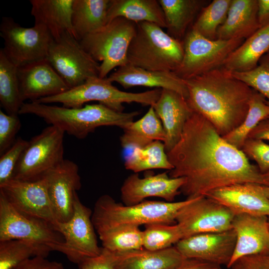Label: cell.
I'll list each match as a JSON object with an SVG mask.
<instances>
[{"label": "cell", "mask_w": 269, "mask_h": 269, "mask_svg": "<svg viewBox=\"0 0 269 269\" xmlns=\"http://www.w3.org/2000/svg\"><path fill=\"white\" fill-rule=\"evenodd\" d=\"M166 153L173 167L169 176L185 179L180 191L186 199L205 196L213 190L238 183L268 185L257 166L194 112L186 122L179 141Z\"/></svg>", "instance_id": "cell-1"}, {"label": "cell", "mask_w": 269, "mask_h": 269, "mask_svg": "<svg viewBox=\"0 0 269 269\" xmlns=\"http://www.w3.org/2000/svg\"><path fill=\"white\" fill-rule=\"evenodd\" d=\"M192 111L207 120L222 137L243 122L253 89L223 67L184 80Z\"/></svg>", "instance_id": "cell-2"}, {"label": "cell", "mask_w": 269, "mask_h": 269, "mask_svg": "<svg viewBox=\"0 0 269 269\" xmlns=\"http://www.w3.org/2000/svg\"><path fill=\"white\" fill-rule=\"evenodd\" d=\"M139 114L114 111L102 104L86 105L80 108L50 106L35 102L24 103L19 115L31 114L78 139L85 138L97 128L116 126L124 129Z\"/></svg>", "instance_id": "cell-3"}, {"label": "cell", "mask_w": 269, "mask_h": 269, "mask_svg": "<svg viewBox=\"0 0 269 269\" xmlns=\"http://www.w3.org/2000/svg\"><path fill=\"white\" fill-rule=\"evenodd\" d=\"M191 199L178 202L144 200L131 206L116 202L105 194L95 202L92 221L98 234L124 226L139 227L153 223L176 224L178 211Z\"/></svg>", "instance_id": "cell-4"}, {"label": "cell", "mask_w": 269, "mask_h": 269, "mask_svg": "<svg viewBox=\"0 0 269 269\" xmlns=\"http://www.w3.org/2000/svg\"><path fill=\"white\" fill-rule=\"evenodd\" d=\"M136 23L128 51V64L150 71L174 72L183 59V41L170 36L155 23Z\"/></svg>", "instance_id": "cell-5"}, {"label": "cell", "mask_w": 269, "mask_h": 269, "mask_svg": "<svg viewBox=\"0 0 269 269\" xmlns=\"http://www.w3.org/2000/svg\"><path fill=\"white\" fill-rule=\"evenodd\" d=\"M161 90L154 89L141 93L125 92L113 86L107 78L95 77L64 93L34 102L45 104L58 103L67 108H80L86 103L97 101L114 111L123 112V104L126 103L153 106L159 98Z\"/></svg>", "instance_id": "cell-6"}, {"label": "cell", "mask_w": 269, "mask_h": 269, "mask_svg": "<svg viewBox=\"0 0 269 269\" xmlns=\"http://www.w3.org/2000/svg\"><path fill=\"white\" fill-rule=\"evenodd\" d=\"M136 23L117 17L79 41L96 61H101L99 77L107 78L114 68L128 64V51L136 31Z\"/></svg>", "instance_id": "cell-7"}, {"label": "cell", "mask_w": 269, "mask_h": 269, "mask_svg": "<svg viewBox=\"0 0 269 269\" xmlns=\"http://www.w3.org/2000/svg\"><path fill=\"white\" fill-rule=\"evenodd\" d=\"M64 132L50 125L32 137L15 168L12 179L33 181L45 176L65 159Z\"/></svg>", "instance_id": "cell-8"}, {"label": "cell", "mask_w": 269, "mask_h": 269, "mask_svg": "<svg viewBox=\"0 0 269 269\" xmlns=\"http://www.w3.org/2000/svg\"><path fill=\"white\" fill-rule=\"evenodd\" d=\"M244 40H209L191 28L183 40L182 60L173 72L185 80L220 68L228 56Z\"/></svg>", "instance_id": "cell-9"}, {"label": "cell", "mask_w": 269, "mask_h": 269, "mask_svg": "<svg viewBox=\"0 0 269 269\" xmlns=\"http://www.w3.org/2000/svg\"><path fill=\"white\" fill-rule=\"evenodd\" d=\"M4 40L2 49L7 58L17 67L47 59L53 38L43 26L27 28L9 17H3L0 25Z\"/></svg>", "instance_id": "cell-10"}, {"label": "cell", "mask_w": 269, "mask_h": 269, "mask_svg": "<svg viewBox=\"0 0 269 269\" xmlns=\"http://www.w3.org/2000/svg\"><path fill=\"white\" fill-rule=\"evenodd\" d=\"M47 59L70 89L83 84L89 78L99 77L100 64L70 33L53 40Z\"/></svg>", "instance_id": "cell-11"}, {"label": "cell", "mask_w": 269, "mask_h": 269, "mask_svg": "<svg viewBox=\"0 0 269 269\" xmlns=\"http://www.w3.org/2000/svg\"><path fill=\"white\" fill-rule=\"evenodd\" d=\"M28 241L56 251L64 243L62 234L52 224L17 211L0 191V241Z\"/></svg>", "instance_id": "cell-12"}, {"label": "cell", "mask_w": 269, "mask_h": 269, "mask_svg": "<svg viewBox=\"0 0 269 269\" xmlns=\"http://www.w3.org/2000/svg\"><path fill=\"white\" fill-rule=\"evenodd\" d=\"M73 206L72 218L66 222L57 224V230L63 236L64 242L56 251L64 254L73 263L79 265L87 258L100 255L102 248L98 245L92 221V211L81 202L77 193Z\"/></svg>", "instance_id": "cell-13"}, {"label": "cell", "mask_w": 269, "mask_h": 269, "mask_svg": "<svg viewBox=\"0 0 269 269\" xmlns=\"http://www.w3.org/2000/svg\"><path fill=\"white\" fill-rule=\"evenodd\" d=\"M234 216L225 205L207 196H200L191 199L182 207L175 220L185 238L199 234L232 229Z\"/></svg>", "instance_id": "cell-14"}, {"label": "cell", "mask_w": 269, "mask_h": 269, "mask_svg": "<svg viewBox=\"0 0 269 269\" xmlns=\"http://www.w3.org/2000/svg\"><path fill=\"white\" fill-rule=\"evenodd\" d=\"M0 191L17 211L45 220L57 230L58 221L48 194L46 175L33 181L12 179L0 184Z\"/></svg>", "instance_id": "cell-15"}, {"label": "cell", "mask_w": 269, "mask_h": 269, "mask_svg": "<svg viewBox=\"0 0 269 269\" xmlns=\"http://www.w3.org/2000/svg\"><path fill=\"white\" fill-rule=\"evenodd\" d=\"M236 242V233L231 229L193 235L180 240L175 247L185 258L200 259L227 268Z\"/></svg>", "instance_id": "cell-16"}, {"label": "cell", "mask_w": 269, "mask_h": 269, "mask_svg": "<svg viewBox=\"0 0 269 269\" xmlns=\"http://www.w3.org/2000/svg\"><path fill=\"white\" fill-rule=\"evenodd\" d=\"M230 209L234 215L269 217V186L254 182L238 183L213 190L205 196Z\"/></svg>", "instance_id": "cell-17"}, {"label": "cell", "mask_w": 269, "mask_h": 269, "mask_svg": "<svg viewBox=\"0 0 269 269\" xmlns=\"http://www.w3.org/2000/svg\"><path fill=\"white\" fill-rule=\"evenodd\" d=\"M185 181L183 177L171 178L166 172L156 175L147 174L143 178L134 173L128 176L122 185L121 199L123 204L127 206L139 203L150 197L173 202L180 193V188Z\"/></svg>", "instance_id": "cell-18"}, {"label": "cell", "mask_w": 269, "mask_h": 269, "mask_svg": "<svg viewBox=\"0 0 269 269\" xmlns=\"http://www.w3.org/2000/svg\"><path fill=\"white\" fill-rule=\"evenodd\" d=\"M46 176L56 218L58 222H66L73 216L75 195L82 186L79 167L73 161L64 159Z\"/></svg>", "instance_id": "cell-19"}, {"label": "cell", "mask_w": 269, "mask_h": 269, "mask_svg": "<svg viewBox=\"0 0 269 269\" xmlns=\"http://www.w3.org/2000/svg\"><path fill=\"white\" fill-rule=\"evenodd\" d=\"M232 227L236 233V242L228 269L241 258L256 255H269L268 217L236 214L233 218Z\"/></svg>", "instance_id": "cell-20"}, {"label": "cell", "mask_w": 269, "mask_h": 269, "mask_svg": "<svg viewBox=\"0 0 269 269\" xmlns=\"http://www.w3.org/2000/svg\"><path fill=\"white\" fill-rule=\"evenodd\" d=\"M17 75L23 101H35L70 89L47 59L18 68Z\"/></svg>", "instance_id": "cell-21"}, {"label": "cell", "mask_w": 269, "mask_h": 269, "mask_svg": "<svg viewBox=\"0 0 269 269\" xmlns=\"http://www.w3.org/2000/svg\"><path fill=\"white\" fill-rule=\"evenodd\" d=\"M152 107L165 132L163 143L167 153L179 141L186 122L193 111L185 98L166 89H162L159 98Z\"/></svg>", "instance_id": "cell-22"}, {"label": "cell", "mask_w": 269, "mask_h": 269, "mask_svg": "<svg viewBox=\"0 0 269 269\" xmlns=\"http://www.w3.org/2000/svg\"><path fill=\"white\" fill-rule=\"evenodd\" d=\"M111 82H117L125 89L142 86L173 91L187 99L188 91L185 82L173 72L154 71L128 64L107 77Z\"/></svg>", "instance_id": "cell-23"}, {"label": "cell", "mask_w": 269, "mask_h": 269, "mask_svg": "<svg viewBox=\"0 0 269 269\" xmlns=\"http://www.w3.org/2000/svg\"><path fill=\"white\" fill-rule=\"evenodd\" d=\"M106 250L115 269H175L186 259L175 246L157 251L143 248L123 252Z\"/></svg>", "instance_id": "cell-24"}, {"label": "cell", "mask_w": 269, "mask_h": 269, "mask_svg": "<svg viewBox=\"0 0 269 269\" xmlns=\"http://www.w3.org/2000/svg\"><path fill=\"white\" fill-rule=\"evenodd\" d=\"M73 0H30L34 24L44 27L53 40L67 32L75 37L72 24Z\"/></svg>", "instance_id": "cell-25"}, {"label": "cell", "mask_w": 269, "mask_h": 269, "mask_svg": "<svg viewBox=\"0 0 269 269\" xmlns=\"http://www.w3.org/2000/svg\"><path fill=\"white\" fill-rule=\"evenodd\" d=\"M260 28L258 0H232L226 19L218 29L217 39H246Z\"/></svg>", "instance_id": "cell-26"}, {"label": "cell", "mask_w": 269, "mask_h": 269, "mask_svg": "<svg viewBox=\"0 0 269 269\" xmlns=\"http://www.w3.org/2000/svg\"><path fill=\"white\" fill-rule=\"evenodd\" d=\"M269 52V24L261 27L226 59L222 67L231 72H243L256 68L261 58Z\"/></svg>", "instance_id": "cell-27"}, {"label": "cell", "mask_w": 269, "mask_h": 269, "mask_svg": "<svg viewBox=\"0 0 269 269\" xmlns=\"http://www.w3.org/2000/svg\"><path fill=\"white\" fill-rule=\"evenodd\" d=\"M122 17L138 22L146 21L166 28L163 10L157 0H110L107 14V23Z\"/></svg>", "instance_id": "cell-28"}, {"label": "cell", "mask_w": 269, "mask_h": 269, "mask_svg": "<svg viewBox=\"0 0 269 269\" xmlns=\"http://www.w3.org/2000/svg\"><path fill=\"white\" fill-rule=\"evenodd\" d=\"M164 13L167 33L183 41L187 29L209 2L204 0H158Z\"/></svg>", "instance_id": "cell-29"}, {"label": "cell", "mask_w": 269, "mask_h": 269, "mask_svg": "<svg viewBox=\"0 0 269 269\" xmlns=\"http://www.w3.org/2000/svg\"><path fill=\"white\" fill-rule=\"evenodd\" d=\"M110 0H74L72 24L75 37L81 40L107 24Z\"/></svg>", "instance_id": "cell-30"}, {"label": "cell", "mask_w": 269, "mask_h": 269, "mask_svg": "<svg viewBox=\"0 0 269 269\" xmlns=\"http://www.w3.org/2000/svg\"><path fill=\"white\" fill-rule=\"evenodd\" d=\"M123 130L124 134L120 137L121 143L124 148L130 152L154 141L164 142L165 139L162 123L152 106H150L141 119L131 123Z\"/></svg>", "instance_id": "cell-31"}, {"label": "cell", "mask_w": 269, "mask_h": 269, "mask_svg": "<svg viewBox=\"0 0 269 269\" xmlns=\"http://www.w3.org/2000/svg\"><path fill=\"white\" fill-rule=\"evenodd\" d=\"M18 68L0 50V103L6 113L19 115L24 103L19 88Z\"/></svg>", "instance_id": "cell-32"}, {"label": "cell", "mask_w": 269, "mask_h": 269, "mask_svg": "<svg viewBox=\"0 0 269 269\" xmlns=\"http://www.w3.org/2000/svg\"><path fill=\"white\" fill-rule=\"evenodd\" d=\"M125 166L134 173L153 169L170 171L173 168L168 160L164 143L158 140L130 151L126 156Z\"/></svg>", "instance_id": "cell-33"}, {"label": "cell", "mask_w": 269, "mask_h": 269, "mask_svg": "<svg viewBox=\"0 0 269 269\" xmlns=\"http://www.w3.org/2000/svg\"><path fill=\"white\" fill-rule=\"evenodd\" d=\"M269 118V105L266 99L253 89L249 101V110L241 125L223 136L234 147L241 149L250 132L262 121Z\"/></svg>", "instance_id": "cell-34"}, {"label": "cell", "mask_w": 269, "mask_h": 269, "mask_svg": "<svg viewBox=\"0 0 269 269\" xmlns=\"http://www.w3.org/2000/svg\"><path fill=\"white\" fill-rule=\"evenodd\" d=\"M52 250L43 245L22 240L0 241V269H12L35 257L46 258Z\"/></svg>", "instance_id": "cell-35"}, {"label": "cell", "mask_w": 269, "mask_h": 269, "mask_svg": "<svg viewBox=\"0 0 269 269\" xmlns=\"http://www.w3.org/2000/svg\"><path fill=\"white\" fill-rule=\"evenodd\" d=\"M232 0H213L201 9L191 29L204 37L217 39L219 27L225 21Z\"/></svg>", "instance_id": "cell-36"}, {"label": "cell", "mask_w": 269, "mask_h": 269, "mask_svg": "<svg viewBox=\"0 0 269 269\" xmlns=\"http://www.w3.org/2000/svg\"><path fill=\"white\" fill-rule=\"evenodd\" d=\"M102 248L111 252L143 248V231L138 227L124 226L98 233Z\"/></svg>", "instance_id": "cell-37"}, {"label": "cell", "mask_w": 269, "mask_h": 269, "mask_svg": "<svg viewBox=\"0 0 269 269\" xmlns=\"http://www.w3.org/2000/svg\"><path fill=\"white\" fill-rule=\"evenodd\" d=\"M183 238L182 231L176 223L148 224L143 231V247L151 251L163 250L173 246Z\"/></svg>", "instance_id": "cell-38"}, {"label": "cell", "mask_w": 269, "mask_h": 269, "mask_svg": "<svg viewBox=\"0 0 269 269\" xmlns=\"http://www.w3.org/2000/svg\"><path fill=\"white\" fill-rule=\"evenodd\" d=\"M232 73L235 78L262 94L269 105V52L261 58L254 69Z\"/></svg>", "instance_id": "cell-39"}, {"label": "cell", "mask_w": 269, "mask_h": 269, "mask_svg": "<svg viewBox=\"0 0 269 269\" xmlns=\"http://www.w3.org/2000/svg\"><path fill=\"white\" fill-rule=\"evenodd\" d=\"M28 143L20 137L0 157V184L13 178L15 168Z\"/></svg>", "instance_id": "cell-40"}, {"label": "cell", "mask_w": 269, "mask_h": 269, "mask_svg": "<svg viewBox=\"0 0 269 269\" xmlns=\"http://www.w3.org/2000/svg\"><path fill=\"white\" fill-rule=\"evenodd\" d=\"M241 150L248 159L256 162L262 174L269 170V144L264 140L248 138Z\"/></svg>", "instance_id": "cell-41"}, {"label": "cell", "mask_w": 269, "mask_h": 269, "mask_svg": "<svg viewBox=\"0 0 269 269\" xmlns=\"http://www.w3.org/2000/svg\"><path fill=\"white\" fill-rule=\"evenodd\" d=\"M21 127L18 115H9L0 110V155L14 143Z\"/></svg>", "instance_id": "cell-42"}, {"label": "cell", "mask_w": 269, "mask_h": 269, "mask_svg": "<svg viewBox=\"0 0 269 269\" xmlns=\"http://www.w3.org/2000/svg\"><path fill=\"white\" fill-rule=\"evenodd\" d=\"M230 269H269V255H256L241 258Z\"/></svg>", "instance_id": "cell-43"}, {"label": "cell", "mask_w": 269, "mask_h": 269, "mask_svg": "<svg viewBox=\"0 0 269 269\" xmlns=\"http://www.w3.org/2000/svg\"><path fill=\"white\" fill-rule=\"evenodd\" d=\"M79 267V269H115L108 251L103 248L100 255L86 259Z\"/></svg>", "instance_id": "cell-44"}, {"label": "cell", "mask_w": 269, "mask_h": 269, "mask_svg": "<svg viewBox=\"0 0 269 269\" xmlns=\"http://www.w3.org/2000/svg\"><path fill=\"white\" fill-rule=\"evenodd\" d=\"M12 269H65L63 264L46 258L35 257L21 263Z\"/></svg>", "instance_id": "cell-45"}, {"label": "cell", "mask_w": 269, "mask_h": 269, "mask_svg": "<svg viewBox=\"0 0 269 269\" xmlns=\"http://www.w3.org/2000/svg\"><path fill=\"white\" fill-rule=\"evenodd\" d=\"M175 269H223L222 266L206 261L186 258Z\"/></svg>", "instance_id": "cell-46"}, {"label": "cell", "mask_w": 269, "mask_h": 269, "mask_svg": "<svg viewBox=\"0 0 269 269\" xmlns=\"http://www.w3.org/2000/svg\"><path fill=\"white\" fill-rule=\"evenodd\" d=\"M248 138L269 141V118L261 121L250 132Z\"/></svg>", "instance_id": "cell-47"}, {"label": "cell", "mask_w": 269, "mask_h": 269, "mask_svg": "<svg viewBox=\"0 0 269 269\" xmlns=\"http://www.w3.org/2000/svg\"><path fill=\"white\" fill-rule=\"evenodd\" d=\"M258 18L260 28L269 24V0H258Z\"/></svg>", "instance_id": "cell-48"}, {"label": "cell", "mask_w": 269, "mask_h": 269, "mask_svg": "<svg viewBox=\"0 0 269 269\" xmlns=\"http://www.w3.org/2000/svg\"><path fill=\"white\" fill-rule=\"evenodd\" d=\"M263 175L267 184L269 186V170Z\"/></svg>", "instance_id": "cell-49"}, {"label": "cell", "mask_w": 269, "mask_h": 269, "mask_svg": "<svg viewBox=\"0 0 269 269\" xmlns=\"http://www.w3.org/2000/svg\"><path fill=\"white\" fill-rule=\"evenodd\" d=\"M268 221H269V217H268Z\"/></svg>", "instance_id": "cell-50"}]
</instances>
